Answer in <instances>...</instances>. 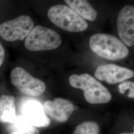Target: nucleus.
<instances>
[{
	"label": "nucleus",
	"instance_id": "obj_8",
	"mask_svg": "<svg viewBox=\"0 0 134 134\" xmlns=\"http://www.w3.org/2000/svg\"><path fill=\"white\" fill-rule=\"evenodd\" d=\"M94 75L98 80L113 85L132 78L134 72L128 68L111 64L98 66Z\"/></svg>",
	"mask_w": 134,
	"mask_h": 134
},
{
	"label": "nucleus",
	"instance_id": "obj_16",
	"mask_svg": "<svg viewBox=\"0 0 134 134\" xmlns=\"http://www.w3.org/2000/svg\"><path fill=\"white\" fill-rule=\"evenodd\" d=\"M5 50L2 43L0 42V67L4 64L5 60Z\"/></svg>",
	"mask_w": 134,
	"mask_h": 134
},
{
	"label": "nucleus",
	"instance_id": "obj_17",
	"mask_svg": "<svg viewBox=\"0 0 134 134\" xmlns=\"http://www.w3.org/2000/svg\"><path fill=\"white\" fill-rule=\"evenodd\" d=\"M121 134H134V133H123Z\"/></svg>",
	"mask_w": 134,
	"mask_h": 134
},
{
	"label": "nucleus",
	"instance_id": "obj_14",
	"mask_svg": "<svg viewBox=\"0 0 134 134\" xmlns=\"http://www.w3.org/2000/svg\"><path fill=\"white\" fill-rule=\"evenodd\" d=\"M9 134H40V133L37 128L29 124L24 119L19 123L16 129Z\"/></svg>",
	"mask_w": 134,
	"mask_h": 134
},
{
	"label": "nucleus",
	"instance_id": "obj_7",
	"mask_svg": "<svg viewBox=\"0 0 134 134\" xmlns=\"http://www.w3.org/2000/svg\"><path fill=\"white\" fill-rule=\"evenodd\" d=\"M118 34L126 46L134 44V7L127 5L120 10L117 19Z\"/></svg>",
	"mask_w": 134,
	"mask_h": 134
},
{
	"label": "nucleus",
	"instance_id": "obj_9",
	"mask_svg": "<svg viewBox=\"0 0 134 134\" xmlns=\"http://www.w3.org/2000/svg\"><path fill=\"white\" fill-rule=\"evenodd\" d=\"M42 106L46 115L61 122L68 120L75 109L71 101L62 98L46 101Z\"/></svg>",
	"mask_w": 134,
	"mask_h": 134
},
{
	"label": "nucleus",
	"instance_id": "obj_15",
	"mask_svg": "<svg viewBox=\"0 0 134 134\" xmlns=\"http://www.w3.org/2000/svg\"><path fill=\"white\" fill-rule=\"evenodd\" d=\"M134 82L126 81L123 82L119 85V92L123 94L126 91L130 90L128 96L130 98H134Z\"/></svg>",
	"mask_w": 134,
	"mask_h": 134
},
{
	"label": "nucleus",
	"instance_id": "obj_5",
	"mask_svg": "<svg viewBox=\"0 0 134 134\" xmlns=\"http://www.w3.org/2000/svg\"><path fill=\"white\" fill-rule=\"evenodd\" d=\"M12 83L20 92L27 96H39L46 90L44 81L31 75L22 67H16L10 72Z\"/></svg>",
	"mask_w": 134,
	"mask_h": 134
},
{
	"label": "nucleus",
	"instance_id": "obj_12",
	"mask_svg": "<svg viewBox=\"0 0 134 134\" xmlns=\"http://www.w3.org/2000/svg\"><path fill=\"white\" fill-rule=\"evenodd\" d=\"M68 7L83 19L94 21L97 18V13L92 5L86 0H66Z\"/></svg>",
	"mask_w": 134,
	"mask_h": 134
},
{
	"label": "nucleus",
	"instance_id": "obj_3",
	"mask_svg": "<svg viewBox=\"0 0 134 134\" xmlns=\"http://www.w3.org/2000/svg\"><path fill=\"white\" fill-rule=\"evenodd\" d=\"M47 15L53 24L67 31L81 32L86 30L88 27L86 20L66 5L52 6L48 10Z\"/></svg>",
	"mask_w": 134,
	"mask_h": 134
},
{
	"label": "nucleus",
	"instance_id": "obj_2",
	"mask_svg": "<svg viewBox=\"0 0 134 134\" xmlns=\"http://www.w3.org/2000/svg\"><path fill=\"white\" fill-rule=\"evenodd\" d=\"M91 50L100 56L109 60H117L128 56L127 46L115 36L106 34L92 35L89 40Z\"/></svg>",
	"mask_w": 134,
	"mask_h": 134
},
{
	"label": "nucleus",
	"instance_id": "obj_13",
	"mask_svg": "<svg viewBox=\"0 0 134 134\" xmlns=\"http://www.w3.org/2000/svg\"><path fill=\"white\" fill-rule=\"evenodd\" d=\"M100 128L94 122H84L79 125L72 134H99Z\"/></svg>",
	"mask_w": 134,
	"mask_h": 134
},
{
	"label": "nucleus",
	"instance_id": "obj_10",
	"mask_svg": "<svg viewBox=\"0 0 134 134\" xmlns=\"http://www.w3.org/2000/svg\"><path fill=\"white\" fill-rule=\"evenodd\" d=\"M23 114L24 119L36 128L46 127L50 124V120L45 113L43 106L37 102H27L24 106Z\"/></svg>",
	"mask_w": 134,
	"mask_h": 134
},
{
	"label": "nucleus",
	"instance_id": "obj_1",
	"mask_svg": "<svg viewBox=\"0 0 134 134\" xmlns=\"http://www.w3.org/2000/svg\"><path fill=\"white\" fill-rule=\"evenodd\" d=\"M69 81L72 87L83 91L85 98L89 103L104 104L111 99L112 96L108 90L88 74L72 75Z\"/></svg>",
	"mask_w": 134,
	"mask_h": 134
},
{
	"label": "nucleus",
	"instance_id": "obj_4",
	"mask_svg": "<svg viewBox=\"0 0 134 134\" xmlns=\"http://www.w3.org/2000/svg\"><path fill=\"white\" fill-rule=\"evenodd\" d=\"M62 43L60 35L52 29L38 25L34 27L25 39L24 46L32 52L51 50Z\"/></svg>",
	"mask_w": 134,
	"mask_h": 134
},
{
	"label": "nucleus",
	"instance_id": "obj_6",
	"mask_svg": "<svg viewBox=\"0 0 134 134\" xmlns=\"http://www.w3.org/2000/svg\"><path fill=\"white\" fill-rule=\"evenodd\" d=\"M33 19L27 15H22L0 24V36L5 41L24 40L34 28Z\"/></svg>",
	"mask_w": 134,
	"mask_h": 134
},
{
	"label": "nucleus",
	"instance_id": "obj_11",
	"mask_svg": "<svg viewBox=\"0 0 134 134\" xmlns=\"http://www.w3.org/2000/svg\"><path fill=\"white\" fill-rule=\"evenodd\" d=\"M16 119L15 98L13 96H0V122L12 123Z\"/></svg>",
	"mask_w": 134,
	"mask_h": 134
}]
</instances>
